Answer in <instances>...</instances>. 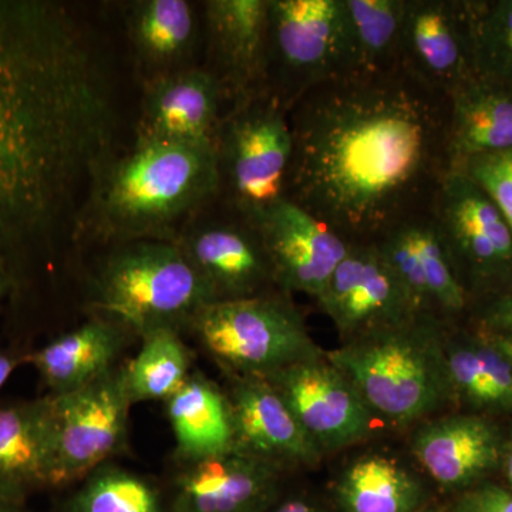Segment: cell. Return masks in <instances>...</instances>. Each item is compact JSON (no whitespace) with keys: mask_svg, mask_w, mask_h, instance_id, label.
I'll list each match as a JSON object with an SVG mask.
<instances>
[{"mask_svg":"<svg viewBox=\"0 0 512 512\" xmlns=\"http://www.w3.org/2000/svg\"><path fill=\"white\" fill-rule=\"evenodd\" d=\"M269 87L291 101L320 84L356 76L345 0H269Z\"/></svg>","mask_w":512,"mask_h":512,"instance_id":"8","label":"cell"},{"mask_svg":"<svg viewBox=\"0 0 512 512\" xmlns=\"http://www.w3.org/2000/svg\"><path fill=\"white\" fill-rule=\"evenodd\" d=\"M460 171L470 175L497 202L512 228V148L468 161Z\"/></svg>","mask_w":512,"mask_h":512,"instance_id":"32","label":"cell"},{"mask_svg":"<svg viewBox=\"0 0 512 512\" xmlns=\"http://www.w3.org/2000/svg\"><path fill=\"white\" fill-rule=\"evenodd\" d=\"M174 242L215 302L252 298L275 285L261 237L245 217L237 224L204 218L202 212Z\"/></svg>","mask_w":512,"mask_h":512,"instance_id":"17","label":"cell"},{"mask_svg":"<svg viewBox=\"0 0 512 512\" xmlns=\"http://www.w3.org/2000/svg\"><path fill=\"white\" fill-rule=\"evenodd\" d=\"M413 456L443 488L470 487L503 458L500 431L491 421L468 414L421 424L413 436Z\"/></svg>","mask_w":512,"mask_h":512,"instance_id":"22","label":"cell"},{"mask_svg":"<svg viewBox=\"0 0 512 512\" xmlns=\"http://www.w3.org/2000/svg\"><path fill=\"white\" fill-rule=\"evenodd\" d=\"M56 490L49 396L0 403V503L28 507Z\"/></svg>","mask_w":512,"mask_h":512,"instance_id":"21","label":"cell"},{"mask_svg":"<svg viewBox=\"0 0 512 512\" xmlns=\"http://www.w3.org/2000/svg\"><path fill=\"white\" fill-rule=\"evenodd\" d=\"M137 355L126 362L133 404L170 399L190 377L191 353L180 332L163 329L140 339Z\"/></svg>","mask_w":512,"mask_h":512,"instance_id":"29","label":"cell"},{"mask_svg":"<svg viewBox=\"0 0 512 512\" xmlns=\"http://www.w3.org/2000/svg\"><path fill=\"white\" fill-rule=\"evenodd\" d=\"M384 77L320 84L289 120L286 198L343 238L386 224L433 160V111L410 87Z\"/></svg>","mask_w":512,"mask_h":512,"instance_id":"2","label":"cell"},{"mask_svg":"<svg viewBox=\"0 0 512 512\" xmlns=\"http://www.w3.org/2000/svg\"><path fill=\"white\" fill-rule=\"evenodd\" d=\"M316 302L332 320L342 343L427 315L414 305L377 245L350 247Z\"/></svg>","mask_w":512,"mask_h":512,"instance_id":"14","label":"cell"},{"mask_svg":"<svg viewBox=\"0 0 512 512\" xmlns=\"http://www.w3.org/2000/svg\"><path fill=\"white\" fill-rule=\"evenodd\" d=\"M265 512H329L312 498L303 495H279L271 507Z\"/></svg>","mask_w":512,"mask_h":512,"instance_id":"35","label":"cell"},{"mask_svg":"<svg viewBox=\"0 0 512 512\" xmlns=\"http://www.w3.org/2000/svg\"><path fill=\"white\" fill-rule=\"evenodd\" d=\"M221 195L215 146L136 136L94 173L74 234L103 245L174 242Z\"/></svg>","mask_w":512,"mask_h":512,"instance_id":"3","label":"cell"},{"mask_svg":"<svg viewBox=\"0 0 512 512\" xmlns=\"http://www.w3.org/2000/svg\"><path fill=\"white\" fill-rule=\"evenodd\" d=\"M245 218L261 237L281 292L316 299L352 247L335 229L286 197Z\"/></svg>","mask_w":512,"mask_h":512,"instance_id":"15","label":"cell"},{"mask_svg":"<svg viewBox=\"0 0 512 512\" xmlns=\"http://www.w3.org/2000/svg\"><path fill=\"white\" fill-rule=\"evenodd\" d=\"M26 355L28 352H22V350L0 348V392L15 370L26 365Z\"/></svg>","mask_w":512,"mask_h":512,"instance_id":"36","label":"cell"},{"mask_svg":"<svg viewBox=\"0 0 512 512\" xmlns=\"http://www.w3.org/2000/svg\"><path fill=\"white\" fill-rule=\"evenodd\" d=\"M286 470L232 448L180 460L163 487L168 512H265L284 493Z\"/></svg>","mask_w":512,"mask_h":512,"instance_id":"10","label":"cell"},{"mask_svg":"<svg viewBox=\"0 0 512 512\" xmlns=\"http://www.w3.org/2000/svg\"><path fill=\"white\" fill-rule=\"evenodd\" d=\"M234 448L284 468L313 467L323 451L265 377L227 376Z\"/></svg>","mask_w":512,"mask_h":512,"instance_id":"18","label":"cell"},{"mask_svg":"<svg viewBox=\"0 0 512 512\" xmlns=\"http://www.w3.org/2000/svg\"><path fill=\"white\" fill-rule=\"evenodd\" d=\"M59 512H168L163 487L106 463L80 481L59 505Z\"/></svg>","mask_w":512,"mask_h":512,"instance_id":"28","label":"cell"},{"mask_svg":"<svg viewBox=\"0 0 512 512\" xmlns=\"http://www.w3.org/2000/svg\"><path fill=\"white\" fill-rule=\"evenodd\" d=\"M187 332L227 376L268 377L325 356L285 292L212 302Z\"/></svg>","mask_w":512,"mask_h":512,"instance_id":"6","label":"cell"},{"mask_svg":"<svg viewBox=\"0 0 512 512\" xmlns=\"http://www.w3.org/2000/svg\"><path fill=\"white\" fill-rule=\"evenodd\" d=\"M164 406L180 460L218 456L234 448L227 396L198 370H192Z\"/></svg>","mask_w":512,"mask_h":512,"instance_id":"26","label":"cell"},{"mask_svg":"<svg viewBox=\"0 0 512 512\" xmlns=\"http://www.w3.org/2000/svg\"><path fill=\"white\" fill-rule=\"evenodd\" d=\"M130 338L134 336L119 323L92 315L79 328L30 350L26 365L35 367L47 394L72 392L119 365Z\"/></svg>","mask_w":512,"mask_h":512,"instance_id":"23","label":"cell"},{"mask_svg":"<svg viewBox=\"0 0 512 512\" xmlns=\"http://www.w3.org/2000/svg\"><path fill=\"white\" fill-rule=\"evenodd\" d=\"M201 16L188 0H137L126 6V30L144 82L195 66Z\"/></svg>","mask_w":512,"mask_h":512,"instance_id":"24","label":"cell"},{"mask_svg":"<svg viewBox=\"0 0 512 512\" xmlns=\"http://www.w3.org/2000/svg\"><path fill=\"white\" fill-rule=\"evenodd\" d=\"M485 328L490 333L512 329V291L501 295L484 315Z\"/></svg>","mask_w":512,"mask_h":512,"instance_id":"34","label":"cell"},{"mask_svg":"<svg viewBox=\"0 0 512 512\" xmlns=\"http://www.w3.org/2000/svg\"><path fill=\"white\" fill-rule=\"evenodd\" d=\"M439 222L457 269L478 284L512 278V228L491 195L470 175L446 170Z\"/></svg>","mask_w":512,"mask_h":512,"instance_id":"11","label":"cell"},{"mask_svg":"<svg viewBox=\"0 0 512 512\" xmlns=\"http://www.w3.org/2000/svg\"><path fill=\"white\" fill-rule=\"evenodd\" d=\"M113 86L67 6L0 0V256L52 234L82 207L117 150Z\"/></svg>","mask_w":512,"mask_h":512,"instance_id":"1","label":"cell"},{"mask_svg":"<svg viewBox=\"0 0 512 512\" xmlns=\"http://www.w3.org/2000/svg\"><path fill=\"white\" fill-rule=\"evenodd\" d=\"M215 153L221 194L242 217L285 198L293 136L284 104L264 96L232 107L222 116Z\"/></svg>","mask_w":512,"mask_h":512,"instance_id":"7","label":"cell"},{"mask_svg":"<svg viewBox=\"0 0 512 512\" xmlns=\"http://www.w3.org/2000/svg\"><path fill=\"white\" fill-rule=\"evenodd\" d=\"M214 296L170 241L114 245L94 272L92 315L104 316L141 339L156 330H187Z\"/></svg>","mask_w":512,"mask_h":512,"instance_id":"5","label":"cell"},{"mask_svg":"<svg viewBox=\"0 0 512 512\" xmlns=\"http://www.w3.org/2000/svg\"><path fill=\"white\" fill-rule=\"evenodd\" d=\"M419 512H440V511H437V510H426V511H419Z\"/></svg>","mask_w":512,"mask_h":512,"instance_id":"41","label":"cell"},{"mask_svg":"<svg viewBox=\"0 0 512 512\" xmlns=\"http://www.w3.org/2000/svg\"><path fill=\"white\" fill-rule=\"evenodd\" d=\"M0 512H33L28 507H13V505H6L0 503Z\"/></svg>","mask_w":512,"mask_h":512,"instance_id":"40","label":"cell"},{"mask_svg":"<svg viewBox=\"0 0 512 512\" xmlns=\"http://www.w3.org/2000/svg\"><path fill=\"white\" fill-rule=\"evenodd\" d=\"M448 99L447 170L512 148V93L474 76Z\"/></svg>","mask_w":512,"mask_h":512,"instance_id":"25","label":"cell"},{"mask_svg":"<svg viewBox=\"0 0 512 512\" xmlns=\"http://www.w3.org/2000/svg\"><path fill=\"white\" fill-rule=\"evenodd\" d=\"M372 412L399 426L436 413L453 399L446 335L434 315L372 330L326 353Z\"/></svg>","mask_w":512,"mask_h":512,"instance_id":"4","label":"cell"},{"mask_svg":"<svg viewBox=\"0 0 512 512\" xmlns=\"http://www.w3.org/2000/svg\"><path fill=\"white\" fill-rule=\"evenodd\" d=\"M490 342L512 365V329L490 333Z\"/></svg>","mask_w":512,"mask_h":512,"instance_id":"38","label":"cell"},{"mask_svg":"<svg viewBox=\"0 0 512 512\" xmlns=\"http://www.w3.org/2000/svg\"><path fill=\"white\" fill-rule=\"evenodd\" d=\"M376 245L421 313L463 311L467 288L439 222H407Z\"/></svg>","mask_w":512,"mask_h":512,"instance_id":"20","label":"cell"},{"mask_svg":"<svg viewBox=\"0 0 512 512\" xmlns=\"http://www.w3.org/2000/svg\"><path fill=\"white\" fill-rule=\"evenodd\" d=\"M504 451L505 477H507L508 485H510V491L512 493V431L510 440H508L507 446L504 447Z\"/></svg>","mask_w":512,"mask_h":512,"instance_id":"39","label":"cell"},{"mask_svg":"<svg viewBox=\"0 0 512 512\" xmlns=\"http://www.w3.org/2000/svg\"><path fill=\"white\" fill-rule=\"evenodd\" d=\"M345 3L355 50L356 76L383 74L384 64L400 53L406 0H345Z\"/></svg>","mask_w":512,"mask_h":512,"instance_id":"30","label":"cell"},{"mask_svg":"<svg viewBox=\"0 0 512 512\" xmlns=\"http://www.w3.org/2000/svg\"><path fill=\"white\" fill-rule=\"evenodd\" d=\"M56 490L80 483L127 446L130 409L126 362L79 389L47 394Z\"/></svg>","mask_w":512,"mask_h":512,"instance_id":"9","label":"cell"},{"mask_svg":"<svg viewBox=\"0 0 512 512\" xmlns=\"http://www.w3.org/2000/svg\"><path fill=\"white\" fill-rule=\"evenodd\" d=\"M474 76L512 93V0L473 2Z\"/></svg>","mask_w":512,"mask_h":512,"instance_id":"31","label":"cell"},{"mask_svg":"<svg viewBox=\"0 0 512 512\" xmlns=\"http://www.w3.org/2000/svg\"><path fill=\"white\" fill-rule=\"evenodd\" d=\"M451 512H512V493L498 485H481L461 495Z\"/></svg>","mask_w":512,"mask_h":512,"instance_id":"33","label":"cell"},{"mask_svg":"<svg viewBox=\"0 0 512 512\" xmlns=\"http://www.w3.org/2000/svg\"><path fill=\"white\" fill-rule=\"evenodd\" d=\"M399 55L420 83L456 92L474 77L473 2L406 0Z\"/></svg>","mask_w":512,"mask_h":512,"instance_id":"16","label":"cell"},{"mask_svg":"<svg viewBox=\"0 0 512 512\" xmlns=\"http://www.w3.org/2000/svg\"><path fill=\"white\" fill-rule=\"evenodd\" d=\"M269 0L202 3L207 63L232 107L269 96Z\"/></svg>","mask_w":512,"mask_h":512,"instance_id":"13","label":"cell"},{"mask_svg":"<svg viewBox=\"0 0 512 512\" xmlns=\"http://www.w3.org/2000/svg\"><path fill=\"white\" fill-rule=\"evenodd\" d=\"M423 498L419 478L383 454L355 458L336 484V500L345 512H416Z\"/></svg>","mask_w":512,"mask_h":512,"instance_id":"27","label":"cell"},{"mask_svg":"<svg viewBox=\"0 0 512 512\" xmlns=\"http://www.w3.org/2000/svg\"><path fill=\"white\" fill-rule=\"evenodd\" d=\"M16 288V271L8 259L0 256V306Z\"/></svg>","mask_w":512,"mask_h":512,"instance_id":"37","label":"cell"},{"mask_svg":"<svg viewBox=\"0 0 512 512\" xmlns=\"http://www.w3.org/2000/svg\"><path fill=\"white\" fill-rule=\"evenodd\" d=\"M284 397L296 419L323 453L369 436L375 413L345 373L316 357L265 377Z\"/></svg>","mask_w":512,"mask_h":512,"instance_id":"12","label":"cell"},{"mask_svg":"<svg viewBox=\"0 0 512 512\" xmlns=\"http://www.w3.org/2000/svg\"><path fill=\"white\" fill-rule=\"evenodd\" d=\"M136 136L215 146L224 103L220 83L204 66L144 82Z\"/></svg>","mask_w":512,"mask_h":512,"instance_id":"19","label":"cell"}]
</instances>
